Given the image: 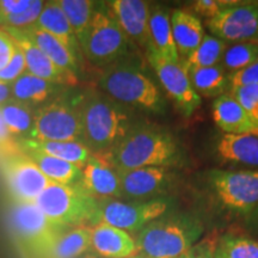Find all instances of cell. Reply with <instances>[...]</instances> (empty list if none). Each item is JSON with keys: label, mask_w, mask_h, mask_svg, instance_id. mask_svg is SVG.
I'll list each match as a JSON object with an SVG mask.
<instances>
[{"label": "cell", "mask_w": 258, "mask_h": 258, "mask_svg": "<svg viewBox=\"0 0 258 258\" xmlns=\"http://www.w3.org/2000/svg\"><path fill=\"white\" fill-rule=\"evenodd\" d=\"M258 60V43L256 41L238 42L226 48L221 64L228 74L243 70Z\"/></svg>", "instance_id": "obj_33"}, {"label": "cell", "mask_w": 258, "mask_h": 258, "mask_svg": "<svg viewBox=\"0 0 258 258\" xmlns=\"http://www.w3.org/2000/svg\"><path fill=\"white\" fill-rule=\"evenodd\" d=\"M230 83L231 89L239 88V86L258 85V60L245 69L230 74Z\"/></svg>", "instance_id": "obj_38"}, {"label": "cell", "mask_w": 258, "mask_h": 258, "mask_svg": "<svg viewBox=\"0 0 258 258\" xmlns=\"http://www.w3.org/2000/svg\"><path fill=\"white\" fill-rule=\"evenodd\" d=\"M103 93L120 104L161 112L164 102L157 85L132 62H115L105 67L98 80Z\"/></svg>", "instance_id": "obj_4"}, {"label": "cell", "mask_w": 258, "mask_h": 258, "mask_svg": "<svg viewBox=\"0 0 258 258\" xmlns=\"http://www.w3.org/2000/svg\"><path fill=\"white\" fill-rule=\"evenodd\" d=\"M60 8L69 19L77 41L86 30L95 12V3L91 0H57Z\"/></svg>", "instance_id": "obj_32"}, {"label": "cell", "mask_w": 258, "mask_h": 258, "mask_svg": "<svg viewBox=\"0 0 258 258\" xmlns=\"http://www.w3.org/2000/svg\"><path fill=\"white\" fill-rule=\"evenodd\" d=\"M36 27L43 29L51 36L57 38L64 47L76 55L78 49V41L74 36L72 28H71L69 19L63 14L62 9L60 8L57 0L54 2H44V6L42 9L41 15L36 23Z\"/></svg>", "instance_id": "obj_22"}, {"label": "cell", "mask_w": 258, "mask_h": 258, "mask_svg": "<svg viewBox=\"0 0 258 258\" xmlns=\"http://www.w3.org/2000/svg\"><path fill=\"white\" fill-rule=\"evenodd\" d=\"M78 184L97 200L121 199V184L117 170L99 154L90 157L82 169Z\"/></svg>", "instance_id": "obj_17"}, {"label": "cell", "mask_w": 258, "mask_h": 258, "mask_svg": "<svg viewBox=\"0 0 258 258\" xmlns=\"http://www.w3.org/2000/svg\"><path fill=\"white\" fill-rule=\"evenodd\" d=\"M226 42L213 35H205L200 46L192 51L185 60L183 61L184 66L189 67H212L222 60L226 50Z\"/></svg>", "instance_id": "obj_31"}, {"label": "cell", "mask_w": 258, "mask_h": 258, "mask_svg": "<svg viewBox=\"0 0 258 258\" xmlns=\"http://www.w3.org/2000/svg\"><path fill=\"white\" fill-rule=\"evenodd\" d=\"M214 258H219L218 256H215V253H214Z\"/></svg>", "instance_id": "obj_45"}, {"label": "cell", "mask_w": 258, "mask_h": 258, "mask_svg": "<svg viewBox=\"0 0 258 258\" xmlns=\"http://www.w3.org/2000/svg\"><path fill=\"white\" fill-rule=\"evenodd\" d=\"M18 146L34 148L41 152L59 158L83 169L88 163L92 152L80 141H35L29 139H19Z\"/></svg>", "instance_id": "obj_26"}, {"label": "cell", "mask_w": 258, "mask_h": 258, "mask_svg": "<svg viewBox=\"0 0 258 258\" xmlns=\"http://www.w3.org/2000/svg\"><path fill=\"white\" fill-rule=\"evenodd\" d=\"M102 157L116 170L171 167L183 161L182 148L175 137L152 124L132 125L120 143Z\"/></svg>", "instance_id": "obj_1"}, {"label": "cell", "mask_w": 258, "mask_h": 258, "mask_svg": "<svg viewBox=\"0 0 258 258\" xmlns=\"http://www.w3.org/2000/svg\"><path fill=\"white\" fill-rule=\"evenodd\" d=\"M25 72H27V63H25L24 55L21 49L16 46L14 57L10 61L8 66L0 70V83H5L11 85L15 80H17Z\"/></svg>", "instance_id": "obj_36"}, {"label": "cell", "mask_w": 258, "mask_h": 258, "mask_svg": "<svg viewBox=\"0 0 258 258\" xmlns=\"http://www.w3.org/2000/svg\"><path fill=\"white\" fill-rule=\"evenodd\" d=\"M121 184V199L148 201L158 199L170 188L172 176L169 167H140L117 170Z\"/></svg>", "instance_id": "obj_14"}, {"label": "cell", "mask_w": 258, "mask_h": 258, "mask_svg": "<svg viewBox=\"0 0 258 258\" xmlns=\"http://www.w3.org/2000/svg\"><path fill=\"white\" fill-rule=\"evenodd\" d=\"M183 64V63H182ZM194 90L201 97H220L231 85L230 74L226 72L222 64L212 67H189L184 66Z\"/></svg>", "instance_id": "obj_27"}, {"label": "cell", "mask_w": 258, "mask_h": 258, "mask_svg": "<svg viewBox=\"0 0 258 258\" xmlns=\"http://www.w3.org/2000/svg\"><path fill=\"white\" fill-rule=\"evenodd\" d=\"M35 203L50 221L63 228L97 225L98 200L86 192L78 183L51 182Z\"/></svg>", "instance_id": "obj_5"}, {"label": "cell", "mask_w": 258, "mask_h": 258, "mask_svg": "<svg viewBox=\"0 0 258 258\" xmlns=\"http://www.w3.org/2000/svg\"><path fill=\"white\" fill-rule=\"evenodd\" d=\"M12 98L11 85L5 83H0V105L4 104L9 99Z\"/></svg>", "instance_id": "obj_43"}, {"label": "cell", "mask_w": 258, "mask_h": 258, "mask_svg": "<svg viewBox=\"0 0 258 258\" xmlns=\"http://www.w3.org/2000/svg\"><path fill=\"white\" fill-rule=\"evenodd\" d=\"M90 226H79L63 231L56 238L43 258H74L91 249Z\"/></svg>", "instance_id": "obj_29"}, {"label": "cell", "mask_w": 258, "mask_h": 258, "mask_svg": "<svg viewBox=\"0 0 258 258\" xmlns=\"http://www.w3.org/2000/svg\"><path fill=\"white\" fill-rule=\"evenodd\" d=\"M150 43L164 59L170 62H180L171 27V15L169 9L156 6L150 14Z\"/></svg>", "instance_id": "obj_20"}, {"label": "cell", "mask_w": 258, "mask_h": 258, "mask_svg": "<svg viewBox=\"0 0 258 258\" xmlns=\"http://www.w3.org/2000/svg\"><path fill=\"white\" fill-rule=\"evenodd\" d=\"M203 233V225L191 214L160 217L138 233V253L141 258H177L194 247Z\"/></svg>", "instance_id": "obj_3"}, {"label": "cell", "mask_w": 258, "mask_h": 258, "mask_svg": "<svg viewBox=\"0 0 258 258\" xmlns=\"http://www.w3.org/2000/svg\"><path fill=\"white\" fill-rule=\"evenodd\" d=\"M32 0H0V29L8 28L15 16L25 11Z\"/></svg>", "instance_id": "obj_37"}, {"label": "cell", "mask_w": 258, "mask_h": 258, "mask_svg": "<svg viewBox=\"0 0 258 258\" xmlns=\"http://www.w3.org/2000/svg\"><path fill=\"white\" fill-rule=\"evenodd\" d=\"M74 258H98V256L95 252H91V251H88V252L80 254L78 257H74Z\"/></svg>", "instance_id": "obj_44"}, {"label": "cell", "mask_w": 258, "mask_h": 258, "mask_svg": "<svg viewBox=\"0 0 258 258\" xmlns=\"http://www.w3.org/2000/svg\"><path fill=\"white\" fill-rule=\"evenodd\" d=\"M171 27L178 54L188 57L205 37L201 21L185 10H173Z\"/></svg>", "instance_id": "obj_21"}, {"label": "cell", "mask_w": 258, "mask_h": 258, "mask_svg": "<svg viewBox=\"0 0 258 258\" xmlns=\"http://www.w3.org/2000/svg\"><path fill=\"white\" fill-rule=\"evenodd\" d=\"M91 249L104 258H129L138 253L131 233L106 224H97L91 231Z\"/></svg>", "instance_id": "obj_19"}, {"label": "cell", "mask_w": 258, "mask_h": 258, "mask_svg": "<svg viewBox=\"0 0 258 258\" xmlns=\"http://www.w3.org/2000/svg\"><path fill=\"white\" fill-rule=\"evenodd\" d=\"M104 10H96L91 21L78 38V47L90 62L96 66H110L128 53L129 38L122 30L105 4Z\"/></svg>", "instance_id": "obj_6"}, {"label": "cell", "mask_w": 258, "mask_h": 258, "mask_svg": "<svg viewBox=\"0 0 258 258\" xmlns=\"http://www.w3.org/2000/svg\"><path fill=\"white\" fill-rule=\"evenodd\" d=\"M213 118L225 134L258 137V121L231 95H222L215 99Z\"/></svg>", "instance_id": "obj_18"}, {"label": "cell", "mask_w": 258, "mask_h": 258, "mask_svg": "<svg viewBox=\"0 0 258 258\" xmlns=\"http://www.w3.org/2000/svg\"><path fill=\"white\" fill-rule=\"evenodd\" d=\"M80 97L71 102L66 98H55L35 108L34 123L27 138L35 141H80Z\"/></svg>", "instance_id": "obj_8"}, {"label": "cell", "mask_w": 258, "mask_h": 258, "mask_svg": "<svg viewBox=\"0 0 258 258\" xmlns=\"http://www.w3.org/2000/svg\"><path fill=\"white\" fill-rule=\"evenodd\" d=\"M256 42H257V43H258V37H257V38H256Z\"/></svg>", "instance_id": "obj_46"}, {"label": "cell", "mask_w": 258, "mask_h": 258, "mask_svg": "<svg viewBox=\"0 0 258 258\" xmlns=\"http://www.w3.org/2000/svg\"><path fill=\"white\" fill-rule=\"evenodd\" d=\"M231 96L258 121V85L232 88Z\"/></svg>", "instance_id": "obj_35"}, {"label": "cell", "mask_w": 258, "mask_h": 258, "mask_svg": "<svg viewBox=\"0 0 258 258\" xmlns=\"http://www.w3.org/2000/svg\"><path fill=\"white\" fill-rule=\"evenodd\" d=\"M170 202L166 199L148 201L98 200L97 224H106L128 233L140 232L145 226L166 214Z\"/></svg>", "instance_id": "obj_9"}, {"label": "cell", "mask_w": 258, "mask_h": 258, "mask_svg": "<svg viewBox=\"0 0 258 258\" xmlns=\"http://www.w3.org/2000/svg\"><path fill=\"white\" fill-rule=\"evenodd\" d=\"M215 247L209 243L196 244L188 252L177 258H214Z\"/></svg>", "instance_id": "obj_42"}, {"label": "cell", "mask_w": 258, "mask_h": 258, "mask_svg": "<svg viewBox=\"0 0 258 258\" xmlns=\"http://www.w3.org/2000/svg\"><path fill=\"white\" fill-rule=\"evenodd\" d=\"M217 151L225 161L258 166V137L224 134L219 139Z\"/></svg>", "instance_id": "obj_24"}, {"label": "cell", "mask_w": 258, "mask_h": 258, "mask_svg": "<svg viewBox=\"0 0 258 258\" xmlns=\"http://www.w3.org/2000/svg\"><path fill=\"white\" fill-rule=\"evenodd\" d=\"M129 41L146 50L150 44L151 6L143 0H111L105 3Z\"/></svg>", "instance_id": "obj_16"}, {"label": "cell", "mask_w": 258, "mask_h": 258, "mask_svg": "<svg viewBox=\"0 0 258 258\" xmlns=\"http://www.w3.org/2000/svg\"><path fill=\"white\" fill-rule=\"evenodd\" d=\"M215 37L228 42L256 41L258 37V2L232 3L206 22Z\"/></svg>", "instance_id": "obj_13"}, {"label": "cell", "mask_w": 258, "mask_h": 258, "mask_svg": "<svg viewBox=\"0 0 258 258\" xmlns=\"http://www.w3.org/2000/svg\"><path fill=\"white\" fill-rule=\"evenodd\" d=\"M232 2H219V0H198L192 4V9L196 14L202 17L211 19L217 16L222 9L231 5Z\"/></svg>", "instance_id": "obj_39"}, {"label": "cell", "mask_w": 258, "mask_h": 258, "mask_svg": "<svg viewBox=\"0 0 258 258\" xmlns=\"http://www.w3.org/2000/svg\"><path fill=\"white\" fill-rule=\"evenodd\" d=\"M219 258H258V241L238 235H225L215 247Z\"/></svg>", "instance_id": "obj_34"}, {"label": "cell", "mask_w": 258, "mask_h": 258, "mask_svg": "<svg viewBox=\"0 0 258 258\" xmlns=\"http://www.w3.org/2000/svg\"><path fill=\"white\" fill-rule=\"evenodd\" d=\"M57 86L59 85L56 84L25 72L11 84L12 98L31 108H35V106L38 108L50 101L51 97L55 95Z\"/></svg>", "instance_id": "obj_28"}, {"label": "cell", "mask_w": 258, "mask_h": 258, "mask_svg": "<svg viewBox=\"0 0 258 258\" xmlns=\"http://www.w3.org/2000/svg\"><path fill=\"white\" fill-rule=\"evenodd\" d=\"M34 108L24 103L11 98L4 104L0 105V112L8 127L9 132L14 138H27L34 123Z\"/></svg>", "instance_id": "obj_30"}, {"label": "cell", "mask_w": 258, "mask_h": 258, "mask_svg": "<svg viewBox=\"0 0 258 258\" xmlns=\"http://www.w3.org/2000/svg\"><path fill=\"white\" fill-rule=\"evenodd\" d=\"M17 151H19L17 140H15V138L9 132L2 112H0V157L12 152H17Z\"/></svg>", "instance_id": "obj_41"}, {"label": "cell", "mask_w": 258, "mask_h": 258, "mask_svg": "<svg viewBox=\"0 0 258 258\" xmlns=\"http://www.w3.org/2000/svg\"><path fill=\"white\" fill-rule=\"evenodd\" d=\"M10 230L28 253L43 258L66 228L50 221L35 202H14L9 209Z\"/></svg>", "instance_id": "obj_7"}, {"label": "cell", "mask_w": 258, "mask_h": 258, "mask_svg": "<svg viewBox=\"0 0 258 258\" xmlns=\"http://www.w3.org/2000/svg\"><path fill=\"white\" fill-rule=\"evenodd\" d=\"M209 185L230 211L249 213L258 206V170H211Z\"/></svg>", "instance_id": "obj_10"}, {"label": "cell", "mask_w": 258, "mask_h": 258, "mask_svg": "<svg viewBox=\"0 0 258 258\" xmlns=\"http://www.w3.org/2000/svg\"><path fill=\"white\" fill-rule=\"evenodd\" d=\"M16 51V44L12 37L3 29H0V70L8 66L14 57Z\"/></svg>", "instance_id": "obj_40"}, {"label": "cell", "mask_w": 258, "mask_h": 258, "mask_svg": "<svg viewBox=\"0 0 258 258\" xmlns=\"http://www.w3.org/2000/svg\"><path fill=\"white\" fill-rule=\"evenodd\" d=\"M0 165L15 202H35L51 183L21 150L0 157Z\"/></svg>", "instance_id": "obj_11"}, {"label": "cell", "mask_w": 258, "mask_h": 258, "mask_svg": "<svg viewBox=\"0 0 258 258\" xmlns=\"http://www.w3.org/2000/svg\"><path fill=\"white\" fill-rule=\"evenodd\" d=\"M21 30L56 66L67 71V72L77 74V67H78V64H77L76 55H74L72 51L67 49L57 38L51 36L50 34H48L43 29L36 27L35 24H32L28 28L21 29Z\"/></svg>", "instance_id": "obj_25"}, {"label": "cell", "mask_w": 258, "mask_h": 258, "mask_svg": "<svg viewBox=\"0 0 258 258\" xmlns=\"http://www.w3.org/2000/svg\"><path fill=\"white\" fill-rule=\"evenodd\" d=\"M19 150L36 164L48 179L60 184H76L82 177V169L59 158L51 157L34 148L18 146Z\"/></svg>", "instance_id": "obj_23"}, {"label": "cell", "mask_w": 258, "mask_h": 258, "mask_svg": "<svg viewBox=\"0 0 258 258\" xmlns=\"http://www.w3.org/2000/svg\"><path fill=\"white\" fill-rule=\"evenodd\" d=\"M5 30L12 37L15 44L23 53L25 63H27V72L32 76L38 77L48 82L56 84V85L74 86L78 84V78L76 73L67 72L48 57L37 46L23 34L21 29L5 28Z\"/></svg>", "instance_id": "obj_15"}, {"label": "cell", "mask_w": 258, "mask_h": 258, "mask_svg": "<svg viewBox=\"0 0 258 258\" xmlns=\"http://www.w3.org/2000/svg\"><path fill=\"white\" fill-rule=\"evenodd\" d=\"M146 56L163 88L178 106L182 114L185 116L192 115L201 105L202 101L201 97L194 90L182 61L170 62L165 60L151 43L146 48Z\"/></svg>", "instance_id": "obj_12"}, {"label": "cell", "mask_w": 258, "mask_h": 258, "mask_svg": "<svg viewBox=\"0 0 258 258\" xmlns=\"http://www.w3.org/2000/svg\"><path fill=\"white\" fill-rule=\"evenodd\" d=\"M82 143L93 154H106L132 127L123 105L104 93L92 92L80 97Z\"/></svg>", "instance_id": "obj_2"}]
</instances>
